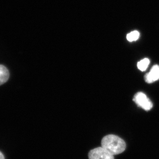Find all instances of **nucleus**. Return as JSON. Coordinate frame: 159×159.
<instances>
[{
  "mask_svg": "<svg viewBox=\"0 0 159 159\" xmlns=\"http://www.w3.org/2000/svg\"><path fill=\"white\" fill-rule=\"evenodd\" d=\"M134 101L139 107L146 111L150 110L152 108V103L144 93L138 92L134 97Z\"/></svg>",
  "mask_w": 159,
  "mask_h": 159,
  "instance_id": "7ed1b4c3",
  "label": "nucleus"
},
{
  "mask_svg": "<svg viewBox=\"0 0 159 159\" xmlns=\"http://www.w3.org/2000/svg\"><path fill=\"white\" fill-rule=\"evenodd\" d=\"M9 77V71L3 65H0V86L7 81Z\"/></svg>",
  "mask_w": 159,
  "mask_h": 159,
  "instance_id": "39448f33",
  "label": "nucleus"
},
{
  "mask_svg": "<svg viewBox=\"0 0 159 159\" xmlns=\"http://www.w3.org/2000/svg\"><path fill=\"white\" fill-rule=\"evenodd\" d=\"M89 159H114V156L102 147L91 150L88 154Z\"/></svg>",
  "mask_w": 159,
  "mask_h": 159,
  "instance_id": "f03ea898",
  "label": "nucleus"
},
{
  "mask_svg": "<svg viewBox=\"0 0 159 159\" xmlns=\"http://www.w3.org/2000/svg\"><path fill=\"white\" fill-rule=\"evenodd\" d=\"M139 37H140L139 32L137 30H134V31L131 32L127 35V39L129 41L132 42L134 41L137 40L139 39Z\"/></svg>",
  "mask_w": 159,
  "mask_h": 159,
  "instance_id": "0eeeda50",
  "label": "nucleus"
},
{
  "mask_svg": "<svg viewBox=\"0 0 159 159\" xmlns=\"http://www.w3.org/2000/svg\"><path fill=\"white\" fill-rule=\"evenodd\" d=\"M102 147L115 156L124 152L126 144L124 141L118 136L109 134L102 139Z\"/></svg>",
  "mask_w": 159,
  "mask_h": 159,
  "instance_id": "f257e3e1",
  "label": "nucleus"
},
{
  "mask_svg": "<svg viewBox=\"0 0 159 159\" xmlns=\"http://www.w3.org/2000/svg\"><path fill=\"white\" fill-rule=\"evenodd\" d=\"M149 60L148 58H145L138 63V67L139 69L141 71H145L149 64Z\"/></svg>",
  "mask_w": 159,
  "mask_h": 159,
  "instance_id": "423d86ee",
  "label": "nucleus"
},
{
  "mask_svg": "<svg viewBox=\"0 0 159 159\" xmlns=\"http://www.w3.org/2000/svg\"><path fill=\"white\" fill-rule=\"evenodd\" d=\"M159 80V66L155 65L152 66L150 72L145 76L146 82L148 84L153 83Z\"/></svg>",
  "mask_w": 159,
  "mask_h": 159,
  "instance_id": "20e7f679",
  "label": "nucleus"
},
{
  "mask_svg": "<svg viewBox=\"0 0 159 159\" xmlns=\"http://www.w3.org/2000/svg\"><path fill=\"white\" fill-rule=\"evenodd\" d=\"M0 159H5L4 155L1 152H0Z\"/></svg>",
  "mask_w": 159,
  "mask_h": 159,
  "instance_id": "6e6552de",
  "label": "nucleus"
}]
</instances>
